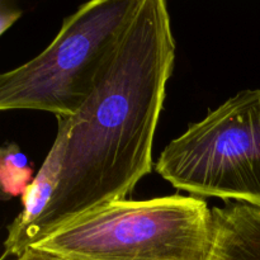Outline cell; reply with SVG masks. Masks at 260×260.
<instances>
[{"instance_id": "6da1fadb", "label": "cell", "mask_w": 260, "mask_h": 260, "mask_svg": "<svg viewBox=\"0 0 260 260\" xmlns=\"http://www.w3.org/2000/svg\"><path fill=\"white\" fill-rule=\"evenodd\" d=\"M175 40L164 0L139 10L95 90L75 114L57 118L61 174L46 212L4 251L17 258L70 221L126 200L152 170V149Z\"/></svg>"}, {"instance_id": "7a4b0ae2", "label": "cell", "mask_w": 260, "mask_h": 260, "mask_svg": "<svg viewBox=\"0 0 260 260\" xmlns=\"http://www.w3.org/2000/svg\"><path fill=\"white\" fill-rule=\"evenodd\" d=\"M141 0H91L63 19L35 58L0 75V109L65 118L88 102L106 74Z\"/></svg>"}, {"instance_id": "3957f363", "label": "cell", "mask_w": 260, "mask_h": 260, "mask_svg": "<svg viewBox=\"0 0 260 260\" xmlns=\"http://www.w3.org/2000/svg\"><path fill=\"white\" fill-rule=\"evenodd\" d=\"M212 241L205 198L173 194L108 203L33 248L78 260H207Z\"/></svg>"}, {"instance_id": "277c9868", "label": "cell", "mask_w": 260, "mask_h": 260, "mask_svg": "<svg viewBox=\"0 0 260 260\" xmlns=\"http://www.w3.org/2000/svg\"><path fill=\"white\" fill-rule=\"evenodd\" d=\"M155 169L178 190L260 207V89L241 90L172 140Z\"/></svg>"}, {"instance_id": "5b68a950", "label": "cell", "mask_w": 260, "mask_h": 260, "mask_svg": "<svg viewBox=\"0 0 260 260\" xmlns=\"http://www.w3.org/2000/svg\"><path fill=\"white\" fill-rule=\"evenodd\" d=\"M213 241L207 260H260V207L226 201L211 208Z\"/></svg>"}, {"instance_id": "8992f818", "label": "cell", "mask_w": 260, "mask_h": 260, "mask_svg": "<svg viewBox=\"0 0 260 260\" xmlns=\"http://www.w3.org/2000/svg\"><path fill=\"white\" fill-rule=\"evenodd\" d=\"M32 167L18 145L7 144L0 152V183L4 200L24 194L32 183Z\"/></svg>"}, {"instance_id": "52a82bcc", "label": "cell", "mask_w": 260, "mask_h": 260, "mask_svg": "<svg viewBox=\"0 0 260 260\" xmlns=\"http://www.w3.org/2000/svg\"><path fill=\"white\" fill-rule=\"evenodd\" d=\"M9 260H78V259L66 258V256L57 255V254L50 253V251H46V250H41V249L30 246L29 249H27V250L22 254V255L17 256V258L9 259Z\"/></svg>"}, {"instance_id": "ba28073f", "label": "cell", "mask_w": 260, "mask_h": 260, "mask_svg": "<svg viewBox=\"0 0 260 260\" xmlns=\"http://www.w3.org/2000/svg\"><path fill=\"white\" fill-rule=\"evenodd\" d=\"M22 15V12L18 9H5V5L2 4V15H0V33H4L18 18Z\"/></svg>"}]
</instances>
